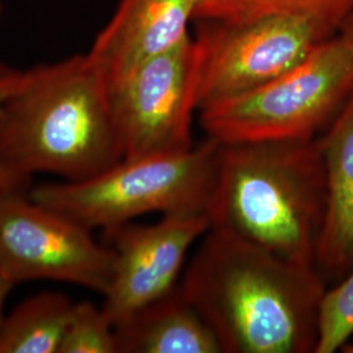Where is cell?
<instances>
[{
    "label": "cell",
    "mask_w": 353,
    "mask_h": 353,
    "mask_svg": "<svg viewBox=\"0 0 353 353\" xmlns=\"http://www.w3.org/2000/svg\"><path fill=\"white\" fill-rule=\"evenodd\" d=\"M201 54L190 36L108 84L123 160L188 151L192 144Z\"/></svg>",
    "instance_id": "6"
},
{
    "label": "cell",
    "mask_w": 353,
    "mask_h": 353,
    "mask_svg": "<svg viewBox=\"0 0 353 353\" xmlns=\"http://www.w3.org/2000/svg\"><path fill=\"white\" fill-rule=\"evenodd\" d=\"M202 23L195 37L201 54L198 112L288 72L336 33L316 19L297 14L241 24Z\"/></svg>",
    "instance_id": "7"
},
{
    "label": "cell",
    "mask_w": 353,
    "mask_h": 353,
    "mask_svg": "<svg viewBox=\"0 0 353 353\" xmlns=\"http://www.w3.org/2000/svg\"><path fill=\"white\" fill-rule=\"evenodd\" d=\"M338 33L345 38L347 41H350L353 45V13L352 14H350V16L341 23Z\"/></svg>",
    "instance_id": "19"
},
{
    "label": "cell",
    "mask_w": 353,
    "mask_h": 353,
    "mask_svg": "<svg viewBox=\"0 0 353 353\" xmlns=\"http://www.w3.org/2000/svg\"><path fill=\"white\" fill-rule=\"evenodd\" d=\"M326 176V211L316 268L336 281L353 267V89L322 138H316Z\"/></svg>",
    "instance_id": "11"
},
{
    "label": "cell",
    "mask_w": 353,
    "mask_h": 353,
    "mask_svg": "<svg viewBox=\"0 0 353 353\" xmlns=\"http://www.w3.org/2000/svg\"><path fill=\"white\" fill-rule=\"evenodd\" d=\"M353 335V267L334 288L326 290L318 319L316 352L341 350Z\"/></svg>",
    "instance_id": "16"
},
{
    "label": "cell",
    "mask_w": 353,
    "mask_h": 353,
    "mask_svg": "<svg viewBox=\"0 0 353 353\" xmlns=\"http://www.w3.org/2000/svg\"><path fill=\"white\" fill-rule=\"evenodd\" d=\"M74 305L57 292L26 299L0 323V353H58Z\"/></svg>",
    "instance_id": "13"
},
{
    "label": "cell",
    "mask_w": 353,
    "mask_h": 353,
    "mask_svg": "<svg viewBox=\"0 0 353 353\" xmlns=\"http://www.w3.org/2000/svg\"><path fill=\"white\" fill-rule=\"evenodd\" d=\"M24 76V71H20L8 64L0 63V114L4 101L19 87ZM29 178L19 176L8 169L0 159V194L13 191H26L29 186Z\"/></svg>",
    "instance_id": "17"
},
{
    "label": "cell",
    "mask_w": 353,
    "mask_h": 353,
    "mask_svg": "<svg viewBox=\"0 0 353 353\" xmlns=\"http://www.w3.org/2000/svg\"><path fill=\"white\" fill-rule=\"evenodd\" d=\"M114 330L118 353H223L212 328L179 284Z\"/></svg>",
    "instance_id": "12"
},
{
    "label": "cell",
    "mask_w": 353,
    "mask_h": 353,
    "mask_svg": "<svg viewBox=\"0 0 353 353\" xmlns=\"http://www.w3.org/2000/svg\"><path fill=\"white\" fill-rule=\"evenodd\" d=\"M58 353H118L115 330L102 307L75 303Z\"/></svg>",
    "instance_id": "15"
},
{
    "label": "cell",
    "mask_w": 353,
    "mask_h": 353,
    "mask_svg": "<svg viewBox=\"0 0 353 353\" xmlns=\"http://www.w3.org/2000/svg\"><path fill=\"white\" fill-rule=\"evenodd\" d=\"M341 351L344 353H353V344H345Z\"/></svg>",
    "instance_id": "20"
},
{
    "label": "cell",
    "mask_w": 353,
    "mask_h": 353,
    "mask_svg": "<svg viewBox=\"0 0 353 353\" xmlns=\"http://www.w3.org/2000/svg\"><path fill=\"white\" fill-rule=\"evenodd\" d=\"M352 89L353 45L338 33L288 72L201 110V125L221 144L316 139Z\"/></svg>",
    "instance_id": "5"
},
{
    "label": "cell",
    "mask_w": 353,
    "mask_h": 353,
    "mask_svg": "<svg viewBox=\"0 0 353 353\" xmlns=\"http://www.w3.org/2000/svg\"><path fill=\"white\" fill-rule=\"evenodd\" d=\"M0 159L19 176L77 182L123 160L109 88L88 54L24 71L0 114Z\"/></svg>",
    "instance_id": "2"
},
{
    "label": "cell",
    "mask_w": 353,
    "mask_h": 353,
    "mask_svg": "<svg viewBox=\"0 0 353 353\" xmlns=\"http://www.w3.org/2000/svg\"><path fill=\"white\" fill-rule=\"evenodd\" d=\"M220 147L207 138L188 151L122 160L88 179L42 185L28 195L90 230H109L152 212L207 214Z\"/></svg>",
    "instance_id": "4"
},
{
    "label": "cell",
    "mask_w": 353,
    "mask_h": 353,
    "mask_svg": "<svg viewBox=\"0 0 353 353\" xmlns=\"http://www.w3.org/2000/svg\"><path fill=\"white\" fill-rule=\"evenodd\" d=\"M198 0H121L89 58L108 84L190 36Z\"/></svg>",
    "instance_id": "10"
},
{
    "label": "cell",
    "mask_w": 353,
    "mask_h": 353,
    "mask_svg": "<svg viewBox=\"0 0 353 353\" xmlns=\"http://www.w3.org/2000/svg\"><path fill=\"white\" fill-rule=\"evenodd\" d=\"M353 13V0H198L194 19L241 24L278 14L309 16L338 33Z\"/></svg>",
    "instance_id": "14"
},
{
    "label": "cell",
    "mask_w": 353,
    "mask_h": 353,
    "mask_svg": "<svg viewBox=\"0 0 353 353\" xmlns=\"http://www.w3.org/2000/svg\"><path fill=\"white\" fill-rule=\"evenodd\" d=\"M179 287L223 353H312L326 281L316 268L210 228Z\"/></svg>",
    "instance_id": "1"
},
{
    "label": "cell",
    "mask_w": 353,
    "mask_h": 353,
    "mask_svg": "<svg viewBox=\"0 0 353 353\" xmlns=\"http://www.w3.org/2000/svg\"><path fill=\"white\" fill-rule=\"evenodd\" d=\"M1 13H3V1L0 0V16H1Z\"/></svg>",
    "instance_id": "21"
},
{
    "label": "cell",
    "mask_w": 353,
    "mask_h": 353,
    "mask_svg": "<svg viewBox=\"0 0 353 353\" xmlns=\"http://www.w3.org/2000/svg\"><path fill=\"white\" fill-rule=\"evenodd\" d=\"M210 228L207 214H165L153 225L105 230L115 270L101 307L114 327L176 288L190 248Z\"/></svg>",
    "instance_id": "9"
},
{
    "label": "cell",
    "mask_w": 353,
    "mask_h": 353,
    "mask_svg": "<svg viewBox=\"0 0 353 353\" xmlns=\"http://www.w3.org/2000/svg\"><path fill=\"white\" fill-rule=\"evenodd\" d=\"M13 284L6 278V275L1 272L0 270V323L3 321V307H4V301L7 299V294L10 293V290H12Z\"/></svg>",
    "instance_id": "18"
},
{
    "label": "cell",
    "mask_w": 353,
    "mask_h": 353,
    "mask_svg": "<svg viewBox=\"0 0 353 353\" xmlns=\"http://www.w3.org/2000/svg\"><path fill=\"white\" fill-rule=\"evenodd\" d=\"M325 211L318 140L221 144L207 210L212 229L316 268Z\"/></svg>",
    "instance_id": "3"
},
{
    "label": "cell",
    "mask_w": 353,
    "mask_h": 353,
    "mask_svg": "<svg viewBox=\"0 0 353 353\" xmlns=\"http://www.w3.org/2000/svg\"><path fill=\"white\" fill-rule=\"evenodd\" d=\"M90 232L26 191L0 194V270L13 285L48 279L103 296L113 280L115 252Z\"/></svg>",
    "instance_id": "8"
}]
</instances>
